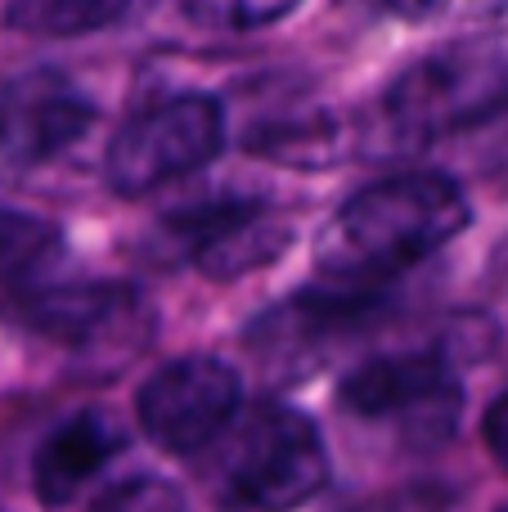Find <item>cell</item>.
<instances>
[{
	"label": "cell",
	"mask_w": 508,
	"mask_h": 512,
	"mask_svg": "<svg viewBox=\"0 0 508 512\" xmlns=\"http://www.w3.org/2000/svg\"><path fill=\"white\" fill-rule=\"evenodd\" d=\"M508 113V41L473 36L414 59L383 95V131L405 149L437 144Z\"/></svg>",
	"instance_id": "7a4b0ae2"
},
{
	"label": "cell",
	"mask_w": 508,
	"mask_h": 512,
	"mask_svg": "<svg viewBox=\"0 0 508 512\" xmlns=\"http://www.w3.org/2000/svg\"><path fill=\"white\" fill-rule=\"evenodd\" d=\"M239 373L216 355H185L153 373L135 396L140 427L158 450L198 454L239 414Z\"/></svg>",
	"instance_id": "52a82bcc"
},
{
	"label": "cell",
	"mask_w": 508,
	"mask_h": 512,
	"mask_svg": "<svg viewBox=\"0 0 508 512\" xmlns=\"http://www.w3.org/2000/svg\"><path fill=\"white\" fill-rule=\"evenodd\" d=\"M482 436H486V445H491V454H495V463L508 472V391L500 400H495L491 409H486V423H482Z\"/></svg>",
	"instance_id": "9a60e30c"
},
{
	"label": "cell",
	"mask_w": 508,
	"mask_h": 512,
	"mask_svg": "<svg viewBox=\"0 0 508 512\" xmlns=\"http://www.w3.org/2000/svg\"><path fill=\"white\" fill-rule=\"evenodd\" d=\"M468 194L441 171L387 176L351 194L315 234V265L324 279L369 288V283L419 265L468 230Z\"/></svg>",
	"instance_id": "6da1fadb"
},
{
	"label": "cell",
	"mask_w": 508,
	"mask_h": 512,
	"mask_svg": "<svg viewBox=\"0 0 508 512\" xmlns=\"http://www.w3.org/2000/svg\"><path fill=\"white\" fill-rule=\"evenodd\" d=\"M171 239L185 243L189 261L207 279H243L252 270H266L293 243V225L257 203H216L203 212H189L171 221Z\"/></svg>",
	"instance_id": "9c48e42d"
},
{
	"label": "cell",
	"mask_w": 508,
	"mask_h": 512,
	"mask_svg": "<svg viewBox=\"0 0 508 512\" xmlns=\"http://www.w3.org/2000/svg\"><path fill=\"white\" fill-rule=\"evenodd\" d=\"M225 486L257 512L302 508L329 486V450L306 414L261 405L234 427L225 450Z\"/></svg>",
	"instance_id": "277c9868"
},
{
	"label": "cell",
	"mask_w": 508,
	"mask_h": 512,
	"mask_svg": "<svg viewBox=\"0 0 508 512\" xmlns=\"http://www.w3.org/2000/svg\"><path fill=\"white\" fill-rule=\"evenodd\" d=\"M131 9V0H9L5 27L23 36H90L99 27L117 23Z\"/></svg>",
	"instance_id": "8fae6325"
},
{
	"label": "cell",
	"mask_w": 508,
	"mask_h": 512,
	"mask_svg": "<svg viewBox=\"0 0 508 512\" xmlns=\"http://www.w3.org/2000/svg\"><path fill=\"white\" fill-rule=\"evenodd\" d=\"M500 512H508V504H504V508H500Z\"/></svg>",
	"instance_id": "d6986e66"
},
{
	"label": "cell",
	"mask_w": 508,
	"mask_h": 512,
	"mask_svg": "<svg viewBox=\"0 0 508 512\" xmlns=\"http://www.w3.org/2000/svg\"><path fill=\"white\" fill-rule=\"evenodd\" d=\"M338 409L347 418L396 432L401 445L428 450L455 436L464 414V387L459 373L432 351L378 355L338 382Z\"/></svg>",
	"instance_id": "3957f363"
},
{
	"label": "cell",
	"mask_w": 508,
	"mask_h": 512,
	"mask_svg": "<svg viewBox=\"0 0 508 512\" xmlns=\"http://www.w3.org/2000/svg\"><path fill=\"white\" fill-rule=\"evenodd\" d=\"M59 256V230L32 212L0 207V279L23 283Z\"/></svg>",
	"instance_id": "7c38bea8"
},
{
	"label": "cell",
	"mask_w": 508,
	"mask_h": 512,
	"mask_svg": "<svg viewBox=\"0 0 508 512\" xmlns=\"http://www.w3.org/2000/svg\"><path fill=\"white\" fill-rule=\"evenodd\" d=\"M95 512H189L185 499L176 495V486L158 477H131L122 486H113L95 504Z\"/></svg>",
	"instance_id": "5bb4252c"
},
{
	"label": "cell",
	"mask_w": 508,
	"mask_h": 512,
	"mask_svg": "<svg viewBox=\"0 0 508 512\" xmlns=\"http://www.w3.org/2000/svg\"><path fill=\"white\" fill-rule=\"evenodd\" d=\"M500 270H504V279H508V243H504V252H500Z\"/></svg>",
	"instance_id": "ac0fdd59"
},
{
	"label": "cell",
	"mask_w": 508,
	"mask_h": 512,
	"mask_svg": "<svg viewBox=\"0 0 508 512\" xmlns=\"http://www.w3.org/2000/svg\"><path fill=\"white\" fill-rule=\"evenodd\" d=\"M387 9H392L396 18H405V23H428V18H441L455 0H383Z\"/></svg>",
	"instance_id": "2e32d148"
},
{
	"label": "cell",
	"mask_w": 508,
	"mask_h": 512,
	"mask_svg": "<svg viewBox=\"0 0 508 512\" xmlns=\"http://www.w3.org/2000/svg\"><path fill=\"white\" fill-rule=\"evenodd\" d=\"M221 144L225 108L212 95H176L113 135L104 176L122 198H140L180 176H194L221 153Z\"/></svg>",
	"instance_id": "8992f818"
},
{
	"label": "cell",
	"mask_w": 508,
	"mask_h": 512,
	"mask_svg": "<svg viewBox=\"0 0 508 512\" xmlns=\"http://www.w3.org/2000/svg\"><path fill=\"white\" fill-rule=\"evenodd\" d=\"M464 5L473 18H504L508 14V0H464Z\"/></svg>",
	"instance_id": "e0dca14e"
},
{
	"label": "cell",
	"mask_w": 508,
	"mask_h": 512,
	"mask_svg": "<svg viewBox=\"0 0 508 512\" xmlns=\"http://www.w3.org/2000/svg\"><path fill=\"white\" fill-rule=\"evenodd\" d=\"M117 454V432L99 414H72L41 441L32 459V490L45 508H63Z\"/></svg>",
	"instance_id": "30bf717a"
},
{
	"label": "cell",
	"mask_w": 508,
	"mask_h": 512,
	"mask_svg": "<svg viewBox=\"0 0 508 512\" xmlns=\"http://www.w3.org/2000/svg\"><path fill=\"white\" fill-rule=\"evenodd\" d=\"M14 319L45 342L72 346L77 355L122 364L153 337V306L131 283H50L14 297Z\"/></svg>",
	"instance_id": "5b68a950"
},
{
	"label": "cell",
	"mask_w": 508,
	"mask_h": 512,
	"mask_svg": "<svg viewBox=\"0 0 508 512\" xmlns=\"http://www.w3.org/2000/svg\"><path fill=\"white\" fill-rule=\"evenodd\" d=\"M302 0H185V14L212 32H257L288 18Z\"/></svg>",
	"instance_id": "4fadbf2b"
},
{
	"label": "cell",
	"mask_w": 508,
	"mask_h": 512,
	"mask_svg": "<svg viewBox=\"0 0 508 512\" xmlns=\"http://www.w3.org/2000/svg\"><path fill=\"white\" fill-rule=\"evenodd\" d=\"M95 126V99L59 68H27L0 86V162L32 171L81 144Z\"/></svg>",
	"instance_id": "ba28073f"
}]
</instances>
